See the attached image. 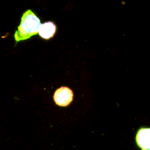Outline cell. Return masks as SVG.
I'll return each instance as SVG.
<instances>
[{
  "mask_svg": "<svg viewBox=\"0 0 150 150\" xmlns=\"http://www.w3.org/2000/svg\"><path fill=\"white\" fill-rule=\"evenodd\" d=\"M41 25L39 18L31 10H27L23 14L21 23L15 32V40L16 42L26 40L38 33Z\"/></svg>",
  "mask_w": 150,
  "mask_h": 150,
  "instance_id": "6da1fadb",
  "label": "cell"
},
{
  "mask_svg": "<svg viewBox=\"0 0 150 150\" xmlns=\"http://www.w3.org/2000/svg\"><path fill=\"white\" fill-rule=\"evenodd\" d=\"M73 99V91L66 86H62L59 89H57L54 95V102L59 106H67L71 103Z\"/></svg>",
  "mask_w": 150,
  "mask_h": 150,
  "instance_id": "7a4b0ae2",
  "label": "cell"
},
{
  "mask_svg": "<svg viewBox=\"0 0 150 150\" xmlns=\"http://www.w3.org/2000/svg\"><path fill=\"white\" fill-rule=\"evenodd\" d=\"M136 142L141 150H150V127H142L138 130Z\"/></svg>",
  "mask_w": 150,
  "mask_h": 150,
  "instance_id": "3957f363",
  "label": "cell"
},
{
  "mask_svg": "<svg viewBox=\"0 0 150 150\" xmlns=\"http://www.w3.org/2000/svg\"><path fill=\"white\" fill-rule=\"evenodd\" d=\"M57 31V26L53 22L48 21L42 23L40 26L38 34L43 39H50L54 36Z\"/></svg>",
  "mask_w": 150,
  "mask_h": 150,
  "instance_id": "277c9868",
  "label": "cell"
}]
</instances>
